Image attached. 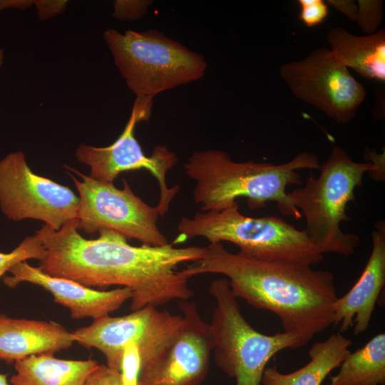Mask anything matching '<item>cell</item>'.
Returning a JSON list of instances; mask_svg holds the SVG:
<instances>
[{
	"instance_id": "484cf974",
	"label": "cell",
	"mask_w": 385,
	"mask_h": 385,
	"mask_svg": "<svg viewBox=\"0 0 385 385\" xmlns=\"http://www.w3.org/2000/svg\"><path fill=\"white\" fill-rule=\"evenodd\" d=\"M66 0H33L37 15L41 20L46 21L63 14L67 7Z\"/></svg>"
},
{
	"instance_id": "4316f807",
	"label": "cell",
	"mask_w": 385,
	"mask_h": 385,
	"mask_svg": "<svg viewBox=\"0 0 385 385\" xmlns=\"http://www.w3.org/2000/svg\"><path fill=\"white\" fill-rule=\"evenodd\" d=\"M328 6H332L344 14L349 20L356 22L357 3L353 0H326Z\"/></svg>"
},
{
	"instance_id": "8992f818",
	"label": "cell",
	"mask_w": 385,
	"mask_h": 385,
	"mask_svg": "<svg viewBox=\"0 0 385 385\" xmlns=\"http://www.w3.org/2000/svg\"><path fill=\"white\" fill-rule=\"evenodd\" d=\"M103 39L115 64L136 98L153 99L163 92L202 78L207 63L191 51L159 31L113 29Z\"/></svg>"
},
{
	"instance_id": "9a60e30c",
	"label": "cell",
	"mask_w": 385,
	"mask_h": 385,
	"mask_svg": "<svg viewBox=\"0 0 385 385\" xmlns=\"http://www.w3.org/2000/svg\"><path fill=\"white\" fill-rule=\"evenodd\" d=\"M372 250L357 282L334 304V324L339 333L354 327L355 335L369 326L379 294L385 284V222L378 221L371 232Z\"/></svg>"
},
{
	"instance_id": "f546056e",
	"label": "cell",
	"mask_w": 385,
	"mask_h": 385,
	"mask_svg": "<svg viewBox=\"0 0 385 385\" xmlns=\"http://www.w3.org/2000/svg\"><path fill=\"white\" fill-rule=\"evenodd\" d=\"M4 60V50L0 47V68L3 65Z\"/></svg>"
},
{
	"instance_id": "d6986e66",
	"label": "cell",
	"mask_w": 385,
	"mask_h": 385,
	"mask_svg": "<svg viewBox=\"0 0 385 385\" xmlns=\"http://www.w3.org/2000/svg\"><path fill=\"white\" fill-rule=\"evenodd\" d=\"M93 359L70 360L51 354L30 356L14 363L11 385H84L98 366Z\"/></svg>"
},
{
	"instance_id": "277c9868",
	"label": "cell",
	"mask_w": 385,
	"mask_h": 385,
	"mask_svg": "<svg viewBox=\"0 0 385 385\" xmlns=\"http://www.w3.org/2000/svg\"><path fill=\"white\" fill-rule=\"evenodd\" d=\"M368 163L354 161L339 146L319 167L320 175L310 173L305 185L288 192L294 205L306 220L304 230L312 244L322 253L349 256L359 243L354 233H344L341 223L350 220L346 209L354 200V190L362 185L366 173L384 178V153L369 152Z\"/></svg>"
},
{
	"instance_id": "8fae6325",
	"label": "cell",
	"mask_w": 385,
	"mask_h": 385,
	"mask_svg": "<svg viewBox=\"0 0 385 385\" xmlns=\"http://www.w3.org/2000/svg\"><path fill=\"white\" fill-rule=\"evenodd\" d=\"M279 73L297 98L338 124L350 122L366 96L365 87L324 47L299 61L284 63Z\"/></svg>"
},
{
	"instance_id": "44dd1931",
	"label": "cell",
	"mask_w": 385,
	"mask_h": 385,
	"mask_svg": "<svg viewBox=\"0 0 385 385\" xmlns=\"http://www.w3.org/2000/svg\"><path fill=\"white\" fill-rule=\"evenodd\" d=\"M44 255L41 240L36 234L25 237L11 252H0V278L17 263L31 259L40 261Z\"/></svg>"
},
{
	"instance_id": "7402d4cb",
	"label": "cell",
	"mask_w": 385,
	"mask_h": 385,
	"mask_svg": "<svg viewBox=\"0 0 385 385\" xmlns=\"http://www.w3.org/2000/svg\"><path fill=\"white\" fill-rule=\"evenodd\" d=\"M356 22L359 28L370 35L379 30L383 21V1L358 0Z\"/></svg>"
},
{
	"instance_id": "7c38bea8",
	"label": "cell",
	"mask_w": 385,
	"mask_h": 385,
	"mask_svg": "<svg viewBox=\"0 0 385 385\" xmlns=\"http://www.w3.org/2000/svg\"><path fill=\"white\" fill-rule=\"evenodd\" d=\"M79 203L68 187L34 173L23 152L0 160V209L8 219L38 220L58 230L76 219Z\"/></svg>"
},
{
	"instance_id": "3957f363",
	"label": "cell",
	"mask_w": 385,
	"mask_h": 385,
	"mask_svg": "<svg viewBox=\"0 0 385 385\" xmlns=\"http://www.w3.org/2000/svg\"><path fill=\"white\" fill-rule=\"evenodd\" d=\"M319 167V157L307 151L275 165L237 162L218 149L193 152L183 165L186 175L195 182L193 200L202 212L221 210L244 197L251 209L275 202L282 215L296 219L302 215L287 192V187L302 183L297 170Z\"/></svg>"
},
{
	"instance_id": "ba28073f",
	"label": "cell",
	"mask_w": 385,
	"mask_h": 385,
	"mask_svg": "<svg viewBox=\"0 0 385 385\" xmlns=\"http://www.w3.org/2000/svg\"><path fill=\"white\" fill-rule=\"evenodd\" d=\"M78 191L80 203L76 216L78 230L91 234L103 229L120 233L126 238L135 239L143 245L161 246L168 242L158 225L160 216L156 206H150L136 195L125 179L123 188L113 183L98 181L67 165Z\"/></svg>"
},
{
	"instance_id": "f1b7e54d",
	"label": "cell",
	"mask_w": 385,
	"mask_h": 385,
	"mask_svg": "<svg viewBox=\"0 0 385 385\" xmlns=\"http://www.w3.org/2000/svg\"><path fill=\"white\" fill-rule=\"evenodd\" d=\"M0 385H10L7 381V375L0 373Z\"/></svg>"
},
{
	"instance_id": "5b68a950",
	"label": "cell",
	"mask_w": 385,
	"mask_h": 385,
	"mask_svg": "<svg viewBox=\"0 0 385 385\" xmlns=\"http://www.w3.org/2000/svg\"><path fill=\"white\" fill-rule=\"evenodd\" d=\"M179 235L173 242L200 237L210 244L229 242L240 252L265 261L296 262L312 265L323 259L305 231L282 218L252 217L240 212L237 202L219 211H200L183 217L178 224Z\"/></svg>"
},
{
	"instance_id": "5bb4252c",
	"label": "cell",
	"mask_w": 385,
	"mask_h": 385,
	"mask_svg": "<svg viewBox=\"0 0 385 385\" xmlns=\"http://www.w3.org/2000/svg\"><path fill=\"white\" fill-rule=\"evenodd\" d=\"M9 272L11 274L4 277L6 286L14 288L22 282L40 286L53 295L55 302L68 308L75 319H96L109 315L133 296L128 287L96 290L68 279L47 274L26 261L17 263Z\"/></svg>"
},
{
	"instance_id": "e0dca14e",
	"label": "cell",
	"mask_w": 385,
	"mask_h": 385,
	"mask_svg": "<svg viewBox=\"0 0 385 385\" xmlns=\"http://www.w3.org/2000/svg\"><path fill=\"white\" fill-rule=\"evenodd\" d=\"M329 50L347 68L367 79L385 81V31L358 36L344 28L329 29L326 36Z\"/></svg>"
},
{
	"instance_id": "6da1fadb",
	"label": "cell",
	"mask_w": 385,
	"mask_h": 385,
	"mask_svg": "<svg viewBox=\"0 0 385 385\" xmlns=\"http://www.w3.org/2000/svg\"><path fill=\"white\" fill-rule=\"evenodd\" d=\"M35 234L45 250L38 261L42 272L91 288L128 287L133 292L132 311L190 298L189 278L178 267L200 260L206 252V247H176L174 242L133 246L125 236L108 229L88 240L79 233L76 220L58 230L43 225Z\"/></svg>"
},
{
	"instance_id": "4fadbf2b",
	"label": "cell",
	"mask_w": 385,
	"mask_h": 385,
	"mask_svg": "<svg viewBox=\"0 0 385 385\" xmlns=\"http://www.w3.org/2000/svg\"><path fill=\"white\" fill-rule=\"evenodd\" d=\"M183 327L155 358L142 366L139 385H200L205 379L215 343L210 324L193 301L179 304Z\"/></svg>"
},
{
	"instance_id": "83f0119b",
	"label": "cell",
	"mask_w": 385,
	"mask_h": 385,
	"mask_svg": "<svg viewBox=\"0 0 385 385\" xmlns=\"http://www.w3.org/2000/svg\"><path fill=\"white\" fill-rule=\"evenodd\" d=\"M33 6V0H0V13L6 9L24 10Z\"/></svg>"
},
{
	"instance_id": "603a6c76",
	"label": "cell",
	"mask_w": 385,
	"mask_h": 385,
	"mask_svg": "<svg viewBox=\"0 0 385 385\" xmlns=\"http://www.w3.org/2000/svg\"><path fill=\"white\" fill-rule=\"evenodd\" d=\"M152 4L150 0H116L112 16L120 21H137L146 14Z\"/></svg>"
},
{
	"instance_id": "2e32d148",
	"label": "cell",
	"mask_w": 385,
	"mask_h": 385,
	"mask_svg": "<svg viewBox=\"0 0 385 385\" xmlns=\"http://www.w3.org/2000/svg\"><path fill=\"white\" fill-rule=\"evenodd\" d=\"M74 342L71 332L56 322L0 314V360L6 363L30 356L54 354Z\"/></svg>"
},
{
	"instance_id": "7a4b0ae2",
	"label": "cell",
	"mask_w": 385,
	"mask_h": 385,
	"mask_svg": "<svg viewBox=\"0 0 385 385\" xmlns=\"http://www.w3.org/2000/svg\"><path fill=\"white\" fill-rule=\"evenodd\" d=\"M181 272L188 278L207 273L224 275L236 298L275 314L284 332L298 337L304 346L334 324L338 297L334 275L329 271L232 253L220 242L209 244L203 257Z\"/></svg>"
},
{
	"instance_id": "cb8c5ba5",
	"label": "cell",
	"mask_w": 385,
	"mask_h": 385,
	"mask_svg": "<svg viewBox=\"0 0 385 385\" xmlns=\"http://www.w3.org/2000/svg\"><path fill=\"white\" fill-rule=\"evenodd\" d=\"M299 19L307 27L322 24L329 14V6L324 0H298Z\"/></svg>"
},
{
	"instance_id": "ffe728a7",
	"label": "cell",
	"mask_w": 385,
	"mask_h": 385,
	"mask_svg": "<svg viewBox=\"0 0 385 385\" xmlns=\"http://www.w3.org/2000/svg\"><path fill=\"white\" fill-rule=\"evenodd\" d=\"M339 366L329 385H385V334L375 335L351 352Z\"/></svg>"
},
{
	"instance_id": "52a82bcc",
	"label": "cell",
	"mask_w": 385,
	"mask_h": 385,
	"mask_svg": "<svg viewBox=\"0 0 385 385\" xmlns=\"http://www.w3.org/2000/svg\"><path fill=\"white\" fill-rule=\"evenodd\" d=\"M209 292L216 301L210 324L217 365L236 385H260L271 358L285 349L303 347L300 339L285 332L272 335L255 329L242 316L226 278L212 281Z\"/></svg>"
},
{
	"instance_id": "30bf717a",
	"label": "cell",
	"mask_w": 385,
	"mask_h": 385,
	"mask_svg": "<svg viewBox=\"0 0 385 385\" xmlns=\"http://www.w3.org/2000/svg\"><path fill=\"white\" fill-rule=\"evenodd\" d=\"M153 101V99L135 98L123 132L112 144L96 147L82 143L76 148L75 155L80 163L89 166V176L101 182L113 183L122 172L138 170L150 172L160 188L156 207L162 217L179 191L178 185L169 188L166 182L168 172L176 165L178 158L164 145L155 146L147 156L135 137L136 125L150 118Z\"/></svg>"
},
{
	"instance_id": "9c48e42d",
	"label": "cell",
	"mask_w": 385,
	"mask_h": 385,
	"mask_svg": "<svg viewBox=\"0 0 385 385\" xmlns=\"http://www.w3.org/2000/svg\"><path fill=\"white\" fill-rule=\"evenodd\" d=\"M184 323L183 315L147 306L123 317L107 315L93 319L88 326L71 334L75 342L88 349H97L105 356L106 365L120 371L126 347L138 350L140 369L163 351Z\"/></svg>"
},
{
	"instance_id": "ac0fdd59",
	"label": "cell",
	"mask_w": 385,
	"mask_h": 385,
	"mask_svg": "<svg viewBox=\"0 0 385 385\" xmlns=\"http://www.w3.org/2000/svg\"><path fill=\"white\" fill-rule=\"evenodd\" d=\"M351 339L341 333L314 343L309 351L310 361L303 367L289 374L278 371L275 366L266 367L262 377L263 385H321L332 370L339 367L351 353Z\"/></svg>"
},
{
	"instance_id": "d4e9b609",
	"label": "cell",
	"mask_w": 385,
	"mask_h": 385,
	"mask_svg": "<svg viewBox=\"0 0 385 385\" xmlns=\"http://www.w3.org/2000/svg\"><path fill=\"white\" fill-rule=\"evenodd\" d=\"M84 385H123L120 371L99 364L89 375Z\"/></svg>"
}]
</instances>
